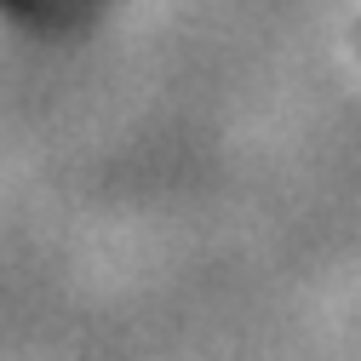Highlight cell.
Masks as SVG:
<instances>
[{
  "label": "cell",
  "instance_id": "6da1fadb",
  "mask_svg": "<svg viewBox=\"0 0 361 361\" xmlns=\"http://www.w3.org/2000/svg\"><path fill=\"white\" fill-rule=\"evenodd\" d=\"M0 12H40V0H0Z\"/></svg>",
  "mask_w": 361,
  "mask_h": 361
}]
</instances>
